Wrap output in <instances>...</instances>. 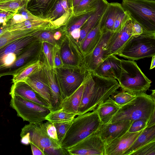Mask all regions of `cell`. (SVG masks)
<instances>
[{
  "label": "cell",
  "instance_id": "obj_53",
  "mask_svg": "<svg viewBox=\"0 0 155 155\" xmlns=\"http://www.w3.org/2000/svg\"><path fill=\"white\" fill-rule=\"evenodd\" d=\"M152 60L151 65L150 68V70L153 68L155 66V55L152 57Z\"/></svg>",
  "mask_w": 155,
  "mask_h": 155
},
{
  "label": "cell",
  "instance_id": "obj_9",
  "mask_svg": "<svg viewBox=\"0 0 155 155\" xmlns=\"http://www.w3.org/2000/svg\"><path fill=\"white\" fill-rule=\"evenodd\" d=\"M59 85L65 98L73 93L81 85L87 71L78 68L63 66L55 68Z\"/></svg>",
  "mask_w": 155,
  "mask_h": 155
},
{
  "label": "cell",
  "instance_id": "obj_49",
  "mask_svg": "<svg viewBox=\"0 0 155 155\" xmlns=\"http://www.w3.org/2000/svg\"><path fill=\"white\" fill-rule=\"evenodd\" d=\"M25 20L21 15L16 13L15 14L12 18L8 22L9 27L19 23Z\"/></svg>",
  "mask_w": 155,
  "mask_h": 155
},
{
  "label": "cell",
  "instance_id": "obj_50",
  "mask_svg": "<svg viewBox=\"0 0 155 155\" xmlns=\"http://www.w3.org/2000/svg\"><path fill=\"white\" fill-rule=\"evenodd\" d=\"M31 146L32 154L33 155H45V153L37 147L30 143Z\"/></svg>",
  "mask_w": 155,
  "mask_h": 155
},
{
  "label": "cell",
  "instance_id": "obj_25",
  "mask_svg": "<svg viewBox=\"0 0 155 155\" xmlns=\"http://www.w3.org/2000/svg\"><path fill=\"white\" fill-rule=\"evenodd\" d=\"M123 8L121 4L118 2L108 3L104 13L100 25L101 33L113 31L114 21L117 14Z\"/></svg>",
  "mask_w": 155,
  "mask_h": 155
},
{
  "label": "cell",
  "instance_id": "obj_52",
  "mask_svg": "<svg viewBox=\"0 0 155 155\" xmlns=\"http://www.w3.org/2000/svg\"><path fill=\"white\" fill-rule=\"evenodd\" d=\"M9 27L8 23L6 25H3L2 24H0V36L4 32L7 31V28Z\"/></svg>",
  "mask_w": 155,
  "mask_h": 155
},
{
  "label": "cell",
  "instance_id": "obj_47",
  "mask_svg": "<svg viewBox=\"0 0 155 155\" xmlns=\"http://www.w3.org/2000/svg\"><path fill=\"white\" fill-rule=\"evenodd\" d=\"M26 7V6H24L19 8L17 12L16 13L21 15L25 20L39 19L32 15L28 10L27 9Z\"/></svg>",
  "mask_w": 155,
  "mask_h": 155
},
{
  "label": "cell",
  "instance_id": "obj_11",
  "mask_svg": "<svg viewBox=\"0 0 155 155\" xmlns=\"http://www.w3.org/2000/svg\"><path fill=\"white\" fill-rule=\"evenodd\" d=\"M42 53V42L38 39L33 41L23 49L15 62L5 70L4 76L15 75L29 63L40 59Z\"/></svg>",
  "mask_w": 155,
  "mask_h": 155
},
{
  "label": "cell",
  "instance_id": "obj_10",
  "mask_svg": "<svg viewBox=\"0 0 155 155\" xmlns=\"http://www.w3.org/2000/svg\"><path fill=\"white\" fill-rule=\"evenodd\" d=\"M35 40L29 35L16 39L0 49V78L4 76L5 70L16 61L23 49Z\"/></svg>",
  "mask_w": 155,
  "mask_h": 155
},
{
  "label": "cell",
  "instance_id": "obj_3",
  "mask_svg": "<svg viewBox=\"0 0 155 155\" xmlns=\"http://www.w3.org/2000/svg\"><path fill=\"white\" fill-rule=\"evenodd\" d=\"M155 109V101L150 95L145 93L137 94L130 102L120 106L109 123L140 119H145L149 122Z\"/></svg>",
  "mask_w": 155,
  "mask_h": 155
},
{
  "label": "cell",
  "instance_id": "obj_23",
  "mask_svg": "<svg viewBox=\"0 0 155 155\" xmlns=\"http://www.w3.org/2000/svg\"><path fill=\"white\" fill-rule=\"evenodd\" d=\"M97 8L94 10L80 15H73L63 25L65 34L70 36L73 39L78 40L80 37L81 28Z\"/></svg>",
  "mask_w": 155,
  "mask_h": 155
},
{
  "label": "cell",
  "instance_id": "obj_13",
  "mask_svg": "<svg viewBox=\"0 0 155 155\" xmlns=\"http://www.w3.org/2000/svg\"><path fill=\"white\" fill-rule=\"evenodd\" d=\"M113 32L102 33L98 43L92 52L83 59L82 68L86 71H93L105 59L104 52L106 45Z\"/></svg>",
  "mask_w": 155,
  "mask_h": 155
},
{
  "label": "cell",
  "instance_id": "obj_15",
  "mask_svg": "<svg viewBox=\"0 0 155 155\" xmlns=\"http://www.w3.org/2000/svg\"><path fill=\"white\" fill-rule=\"evenodd\" d=\"M132 25L131 18L122 28L113 33L105 48L104 55L106 57L117 55L122 49L132 36Z\"/></svg>",
  "mask_w": 155,
  "mask_h": 155
},
{
  "label": "cell",
  "instance_id": "obj_33",
  "mask_svg": "<svg viewBox=\"0 0 155 155\" xmlns=\"http://www.w3.org/2000/svg\"><path fill=\"white\" fill-rule=\"evenodd\" d=\"M41 30L30 29L6 31L0 36V49L16 39L32 35L35 32Z\"/></svg>",
  "mask_w": 155,
  "mask_h": 155
},
{
  "label": "cell",
  "instance_id": "obj_1",
  "mask_svg": "<svg viewBox=\"0 0 155 155\" xmlns=\"http://www.w3.org/2000/svg\"><path fill=\"white\" fill-rule=\"evenodd\" d=\"M84 82V88L78 115L95 110L120 87L116 79L99 76L92 71L87 72Z\"/></svg>",
  "mask_w": 155,
  "mask_h": 155
},
{
  "label": "cell",
  "instance_id": "obj_16",
  "mask_svg": "<svg viewBox=\"0 0 155 155\" xmlns=\"http://www.w3.org/2000/svg\"><path fill=\"white\" fill-rule=\"evenodd\" d=\"M132 122L127 120L102 124L96 133L107 144L125 134L128 130Z\"/></svg>",
  "mask_w": 155,
  "mask_h": 155
},
{
  "label": "cell",
  "instance_id": "obj_39",
  "mask_svg": "<svg viewBox=\"0 0 155 155\" xmlns=\"http://www.w3.org/2000/svg\"><path fill=\"white\" fill-rule=\"evenodd\" d=\"M131 18L128 13L123 8L116 17L114 23L113 32H117Z\"/></svg>",
  "mask_w": 155,
  "mask_h": 155
},
{
  "label": "cell",
  "instance_id": "obj_7",
  "mask_svg": "<svg viewBox=\"0 0 155 155\" xmlns=\"http://www.w3.org/2000/svg\"><path fill=\"white\" fill-rule=\"evenodd\" d=\"M155 54V35L143 34L132 36L117 55L134 61Z\"/></svg>",
  "mask_w": 155,
  "mask_h": 155
},
{
  "label": "cell",
  "instance_id": "obj_8",
  "mask_svg": "<svg viewBox=\"0 0 155 155\" xmlns=\"http://www.w3.org/2000/svg\"><path fill=\"white\" fill-rule=\"evenodd\" d=\"M10 106L14 109L17 116L24 121L36 124L46 120L45 118L50 113L49 108L28 100L18 95L11 96Z\"/></svg>",
  "mask_w": 155,
  "mask_h": 155
},
{
  "label": "cell",
  "instance_id": "obj_17",
  "mask_svg": "<svg viewBox=\"0 0 155 155\" xmlns=\"http://www.w3.org/2000/svg\"><path fill=\"white\" fill-rule=\"evenodd\" d=\"M73 15V7L71 0H59L46 20L54 27L64 25Z\"/></svg>",
  "mask_w": 155,
  "mask_h": 155
},
{
  "label": "cell",
  "instance_id": "obj_54",
  "mask_svg": "<svg viewBox=\"0 0 155 155\" xmlns=\"http://www.w3.org/2000/svg\"><path fill=\"white\" fill-rule=\"evenodd\" d=\"M73 8L76 6L81 0H71Z\"/></svg>",
  "mask_w": 155,
  "mask_h": 155
},
{
  "label": "cell",
  "instance_id": "obj_6",
  "mask_svg": "<svg viewBox=\"0 0 155 155\" xmlns=\"http://www.w3.org/2000/svg\"><path fill=\"white\" fill-rule=\"evenodd\" d=\"M121 4L142 26L143 33H155V0H123Z\"/></svg>",
  "mask_w": 155,
  "mask_h": 155
},
{
  "label": "cell",
  "instance_id": "obj_20",
  "mask_svg": "<svg viewBox=\"0 0 155 155\" xmlns=\"http://www.w3.org/2000/svg\"><path fill=\"white\" fill-rule=\"evenodd\" d=\"M121 70V60L112 55L105 58L93 71L99 76L117 80Z\"/></svg>",
  "mask_w": 155,
  "mask_h": 155
},
{
  "label": "cell",
  "instance_id": "obj_21",
  "mask_svg": "<svg viewBox=\"0 0 155 155\" xmlns=\"http://www.w3.org/2000/svg\"><path fill=\"white\" fill-rule=\"evenodd\" d=\"M24 81L44 98L50 107L51 91L42 68L30 75Z\"/></svg>",
  "mask_w": 155,
  "mask_h": 155
},
{
  "label": "cell",
  "instance_id": "obj_31",
  "mask_svg": "<svg viewBox=\"0 0 155 155\" xmlns=\"http://www.w3.org/2000/svg\"><path fill=\"white\" fill-rule=\"evenodd\" d=\"M56 27L49 21L41 19H28L15 24L7 28V31L30 29H45Z\"/></svg>",
  "mask_w": 155,
  "mask_h": 155
},
{
  "label": "cell",
  "instance_id": "obj_36",
  "mask_svg": "<svg viewBox=\"0 0 155 155\" xmlns=\"http://www.w3.org/2000/svg\"><path fill=\"white\" fill-rule=\"evenodd\" d=\"M100 0H81L73 8V15H78L95 9Z\"/></svg>",
  "mask_w": 155,
  "mask_h": 155
},
{
  "label": "cell",
  "instance_id": "obj_32",
  "mask_svg": "<svg viewBox=\"0 0 155 155\" xmlns=\"http://www.w3.org/2000/svg\"><path fill=\"white\" fill-rule=\"evenodd\" d=\"M43 62L40 59L36 60L29 63L19 72L13 76L12 80L13 83L24 81L29 76L42 68Z\"/></svg>",
  "mask_w": 155,
  "mask_h": 155
},
{
  "label": "cell",
  "instance_id": "obj_37",
  "mask_svg": "<svg viewBox=\"0 0 155 155\" xmlns=\"http://www.w3.org/2000/svg\"><path fill=\"white\" fill-rule=\"evenodd\" d=\"M57 27L50 28L39 30L33 34L35 37L41 42H45L54 46L59 45L54 38V33Z\"/></svg>",
  "mask_w": 155,
  "mask_h": 155
},
{
  "label": "cell",
  "instance_id": "obj_42",
  "mask_svg": "<svg viewBox=\"0 0 155 155\" xmlns=\"http://www.w3.org/2000/svg\"><path fill=\"white\" fill-rule=\"evenodd\" d=\"M131 155H155V141L143 146L133 152Z\"/></svg>",
  "mask_w": 155,
  "mask_h": 155
},
{
  "label": "cell",
  "instance_id": "obj_45",
  "mask_svg": "<svg viewBox=\"0 0 155 155\" xmlns=\"http://www.w3.org/2000/svg\"><path fill=\"white\" fill-rule=\"evenodd\" d=\"M53 59L55 68L64 66L60 55V45L54 46Z\"/></svg>",
  "mask_w": 155,
  "mask_h": 155
},
{
  "label": "cell",
  "instance_id": "obj_41",
  "mask_svg": "<svg viewBox=\"0 0 155 155\" xmlns=\"http://www.w3.org/2000/svg\"><path fill=\"white\" fill-rule=\"evenodd\" d=\"M73 120L53 123L56 129L58 138L60 145L68 129L72 124Z\"/></svg>",
  "mask_w": 155,
  "mask_h": 155
},
{
  "label": "cell",
  "instance_id": "obj_5",
  "mask_svg": "<svg viewBox=\"0 0 155 155\" xmlns=\"http://www.w3.org/2000/svg\"><path fill=\"white\" fill-rule=\"evenodd\" d=\"M21 143L25 145L32 143L43 151L45 155L66 154L60 145L53 142L48 136L44 123H29L21 129Z\"/></svg>",
  "mask_w": 155,
  "mask_h": 155
},
{
  "label": "cell",
  "instance_id": "obj_18",
  "mask_svg": "<svg viewBox=\"0 0 155 155\" xmlns=\"http://www.w3.org/2000/svg\"><path fill=\"white\" fill-rule=\"evenodd\" d=\"M143 130L133 133L129 132L127 131L121 137L105 144L106 155H123Z\"/></svg>",
  "mask_w": 155,
  "mask_h": 155
},
{
  "label": "cell",
  "instance_id": "obj_26",
  "mask_svg": "<svg viewBox=\"0 0 155 155\" xmlns=\"http://www.w3.org/2000/svg\"><path fill=\"white\" fill-rule=\"evenodd\" d=\"M103 16L96 25L87 35L79 47L83 60L92 52L100 40L102 33L100 30V25Z\"/></svg>",
  "mask_w": 155,
  "mask_h": 155
},
{
  "label": "cell",
  "instance_id": "obj_14",
  "mask_svg": "<svg viewBox=\"0 0 155 155\" xmlns=\"http://www.w3.org/2000/svg\"><path fill=\"white\" fill-rule=\"evenodd\" d=\"M42 69L49 87L51 100L50 110L55 111L61 109L64 99L59 85L55 69L51 68L44 58Z\"/></svg>",
  "mask_w": 155,
  "mask_h": 155
},
{
  "label": "cell",
  "instance_id": "obj_34",
  "mask_svg": "<svg viewBox=\"0 0 155 155\" xmlns=\"http://www.w3.org/2000/svg\"><path fill=\"white\" fill-rule=\"evenodd\" d=\"M77 115L72 113L66 111L62 109L55 111H50L46 116V120L54 123L73 120Z\"/></svg>",
  "mask_w": 155,
  "mask_h": 155
},
{
  "label": "cell",
  "instance_id": "obj_27",
  "mask_svg": "<svg viewBox=\"0 0 155 155\" xmlns=\"http://www.w3.org/2000/svg\"><path fill=\"white\" fill-rule=\"evenodd\" d=\"M60 45V55L63 66L79 68L78 61L72 49L70 41L66 35Z\"/></svg>",
  "mask_w": 155,
  "mask_h": 155
},
{
  "label": "cell",
  "instance_id": "obj_2",
  "mask_svg": "<svg viewBox=\"0 0 155 155\" xmlns=\"http://www.w3.org/2000/svg\"><path fill=\"white\" fill-rule=\"evenodd\" d=\"M102 124L96 109L78 115L73 120L60 145L61 148L68 154L67 149L96 132Z\"/></svg>",
  "mask_w": 155,
  "mask_h": 155
},
{
  "label": "cell",
  "instance_id": "obj_35",
  "mask_svg": "<svg viewBox=\"0 0 155 155\" xmlns=\"http://www.w3.org/2000/svg\"><path fill=\"white\" fill-rule=\"evenodd\" d=\"M29 0H0V10L5 11L14 15L18 10L26 6Z\"/></svg>",
  "mask_w": 155,
  "mask_h": 155
},
{
  "label": "cell",
  "instance_id": "obj_38",
  "mask_svg": "<svg viewBox=\"0 0 155 155\" xmlns=\"http://www.w3.org/2000/svg\"><path fill=\"white\" fill-rule=\"evenodd\" d=\"M136 95L123 91H117L110 97L118 105L120 106L124 105L132 100Z\"/></svg>",
  "mask_w": 155,
  "mask_h": 155
},
{
  "label": "cell",
  "instance_id": "obj_19",
  "mask_svg": "<svg viewBox=\"0 0 155 155\" xmlns=\"http://www.w3.org/2000/svg\"><path fill=\"white\" fill-rule=\"evenodd\" d=\"M9 94L11 96H20L25 99L50 109V105L47 101L24 81L13 83Z\"/></svg>",
  "mask_w": 155,
  "mask_h": 155
},
{
  "label": "cell",
  "instance_id": "obj_29",
  "mask_svg": "<svg viewBox=\"0 0 155 155\" xmlns=\"http://www.w3.org/2000/svg\"><path fill=\"white\" fill-rule=\"evenodd\" d=\"M84 88V81L80 86L71 94L63 100L61 109L78 115V109Z\"/></svg>",
  "mask_w": 155,
  "mask_h": 155
},
{
  "label": "cell",
  "instance_id": "obj_30",
  "mask_svg": "<svg viewBox=\"0 0 155 155\" xmlns=\"http://www.w3.org/2000/svg\"><path fill=\"white\" fill-rule=\"evenodd\" d=\"M155 141V125L144 128L123 155H130L143 146Z\"/></svg>",
  "mask_w": 155,
  "mask_h": 155
},
{
  "label": "cell",
  "instance_id": "obj_40",
  "mask_svg": "<svg viewBox=\"0 0 155 155\" xmlns=\"http://www.w3.org/2000/svg\"><path fill=\"white\" fill-rule=\"evenodd\" d=\"M53 45L49 43L42 42V51L44 58L49 67L55 68L53 61Z\"/></svg>",
  "mask_w": 155,
  "mask_h": 155
},
{
  "label": "cell",
  "instance_id": "obj_43",
  "mask_svg": "<svg viewBox=\"0 0 155 155\" xmlns=\"http://www.w3.org/2000/svg\"><path fill=\"white\" fill-rule=\"evenodd\" d=\"M44 125L47 133L51 139L54 142L60 145L58 140L56 129L53 124L48 121L44 123Z\"/></svg>",
  "mask_w": 155,
  "mask_h": 155
},
{
  "label": "cell",
  "instance_id": "obj_12",
  "mask_svg": "<svg viewBox=\"0 0 155 155\" xmlns=\"http://www.w3.org/2000/svg\"><path fill=\"white\" fill-rule=\"evenodd\" d=\"M66 151L71 155H106L105 144L96 132Z\"/></svg>",
  "mask_w": 155,
  "mask_h": 155
},
{
  "label": "cell",
  "instance_id": "obj_44",
  "mask_svg": "<svg viewBox=\"0 0 155 155\" xmlns=\"http://www.w3.org/2000/svg\"><path fill=\"white\" fill-rule=\"evenodd\" d=\"M148 121L144 119H140L133 121L128 131L133 133L139 131L147 127Z\"/></svg>",
  "mask_w": 155,
  "mask_h": 155
},
{
  "label": "cell",
  "instance_id": "obj_24",
  "mask_svg": "<svg viewBox=\"0 0 155 155\" xmlns=\"http://www.w3.org/2000/svg\"><path fill=\"white\" fill-rule=\"evenodd\" d=\"M59 0H29L26 8L32 15L42 20H46Z\"/></svg>",
  "mask_w": 155,
  "mask_h": 155
},
{
  "label": "cell",
  "instance_id": "obj_55",
  "mask_svg": "<svg viewBox=\"0 0 155 155\" xmlns=\"http://www.w3.org/2000/svg\"><path fill=\"white\" fill-rule=\"evenodd\" d=\"M152 93L150 95L153 99L155 101V90H152Z\"/></svg>",
  "mask_w": 155,
  "mask_h": 155
},
{
  "label": "cell",
  "instance_id": "obj_46",
  "mask_svg": "<svg viewBox=\"0 0 155 155\" xmlns=\"http://www.w3.org/2000/svg\"><path fill=\"white\" fill-rule=\"evenodd\" d=\"M131 19L132 23V36H137L142 35L144 32L143 27L136 21L132 18Z\"/></svg>",
  "mask_w": 155,
  "mask_h": 155
},
{
  "label": "cell",
  "instance_id": "obj_48",
  "mask_svg": "<svg viewBox=\"0 0 155 155\" xmlns=\"http://www.w3.org/2000/svg\"><path fill=\"white\" fill-rule=\"evenodd\" d=\"M14 15L9 12L0 10V24L6 25Z\"/></svg>",
  "mask_w": 155,
  "mask_h": 155
},
{
  "label": "cell",
  "instance_id": "obj_4",
  "mask_svg": "<svg viewBox=\"0 0 155 155\" xmlns=\"http://www.w3.org/2000/svg\"><path fill=\"white\" fill-rule=\"evenodd\" d=\"M121 70L118 82L123 91L136 94L145 93L151 81L142 72L134 60H121Z\"/></svg>",
  "mask_w": 155,
  "mask_h": 155
},
{
  "label": "cell",
  "instance_id": "obj_28",
  "mask_svg": "<svg viewBox=\"0 0 155 155\" xmlns=\"http://www.w3.org/2000/svg\"><path fill=\"white\" fill-rule=\"evenodd\" d=\"M120 107L110 97L104 102L99 104L95 109L102 124L109 122Z\"/></svg>",
  "mask_w": 155,
  "mask_h": 155
},
{
  "label": "cell",
  "instance_id": "obj_22",
  "mask_svg": "<svg viewBox=\"0 0 155 155\" xmlns=\"http://www.w3.org/2000/svg\"><path fill=\"white\" fill-rule=\"evenodd\" d=\"M108 2L107 0H100L99 4L84 24L80 31V37L77 43L80 47L88 33L96 25L102 18Z\"/></svg>",
  "mask_w": 155,
  "mask_h": 155
},
{
  "label": "cell",
  "instance_id": "obj_51",
  "mask_svg": "<svg viewBox=\"0 0 155 155\" xmlns=\"http://www.w3.org/2000/svg\"><path fill=\"white\" fill-rule=\"evenodd\" d=\"M154 125H155V109L153 111L152 114L147 124V127H150Z\"/></svg>",
  "mask_w": 155,
  "mask_h": 155
}]
</instances>
